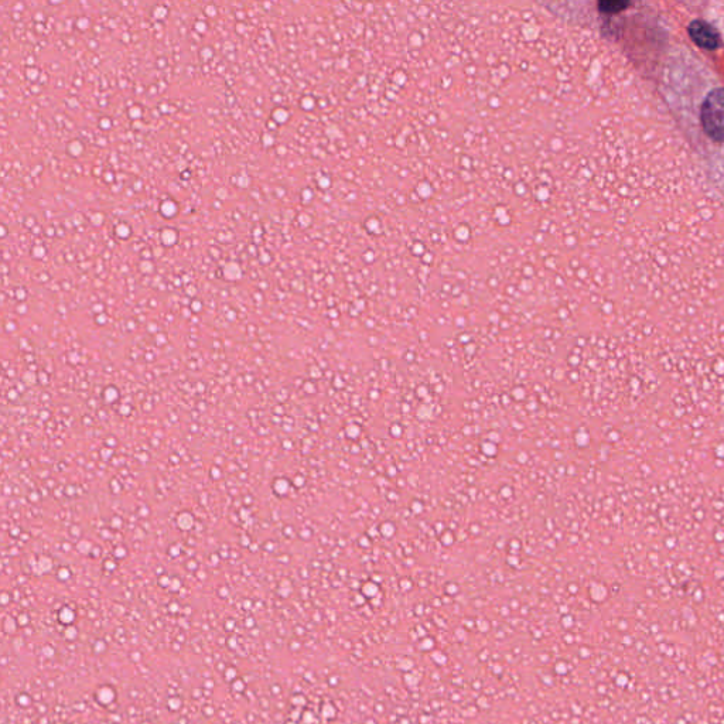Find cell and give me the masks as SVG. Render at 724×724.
I'll use <instances>...</instances> for the list:
<instances>
[{
    "label": "cell",
    "mask_w": 724,
    "mask_h": 724,
    "mask_svg": "<svg viewBox=\"0 0 724 724\" xmlns=\"http://www.w3.org/2000/svg\"><path fill=\"white\" fill-rule=\"evenodd\" d=\"M703 132L715 142H724V87L713 88L706 94L699 109Z\"/></svg>",
    "instance_id": "1"
},
{
    "label": "cell",
    "mask_w": 724,
    "mask_h": 724,
    "mask_svg": "<svg viewBox=\"0 0 724 724\" xmlns=\"http://www.w3.org/2000/svg\"><path fill=\"white\" fill-rule=\"evenodd\" d=\"M689 36L699 47L715 50L719 47L720 37L715 27L703 20H693L688 26Z\"/></svg>",
    "instance_id": "2"
},
{
    "label": "cell",
    "mask_w": 724,
    "mask_h": 724,
    "mask_svg": "<svg viewBox=\"0 0 724 724\" xmlns=\"http://www.w3.org/2000/svg\"><path fill=\"white\" fill-rule=\"evenodd\" d=\"M628 6H630V3L627 2H600L599 10L601 13H609V15H611V13L623 12Z\"/></svg>",
    "instance_id": "3"
}]
</instances>
